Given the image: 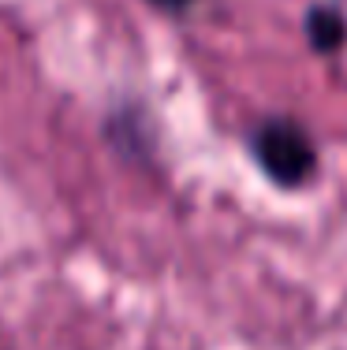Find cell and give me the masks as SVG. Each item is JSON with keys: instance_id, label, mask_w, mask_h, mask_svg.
<instances>
[{"instance_id": "3957f363", "label": "cell", "mask_w": 347, "mask_h": 350, "mask_svg": "<svg viewBox=\"0 0 347 350\" xmlns=\"http://www.w3.org/2000/svg\"><path fill=\"white\" fill-rule=\"evenodd\" d=\"M153 4H164V8H183V4H191V0H153Z\"/></svg>"}, {"instance_id": "6da1fadb", "label": "cell", "mask_w": 347, "mask_h": 350, "mask_svg": "<svg viewBox=\"0 0 347 350\" xmlns=\"http://www.w3.org/2000/svg\"><path fill=\"white\" fill-rule=\"evenodd\" d=\"M250 149L258 157L261 172L280 187H299L318 168V153H313L310 135L292 120H266L254 131Z\"/></svg>"}, {"instance_id": "7a4b0ae2", "label": "cell", "mask_w": 347, "mask_h": 350, "mask_svg": "<svg viewBox=\"0 0 347 350\" xmlns=\"http://www.w3.org/2000/svg\"><path fill=\"white\" fill-rule=\"evenodd\" d=\"M310 41L313 49H321V53H336V49L344 45L347 38V19L336 8H318V12H310Z\"/></svg>"}]
</instances>
